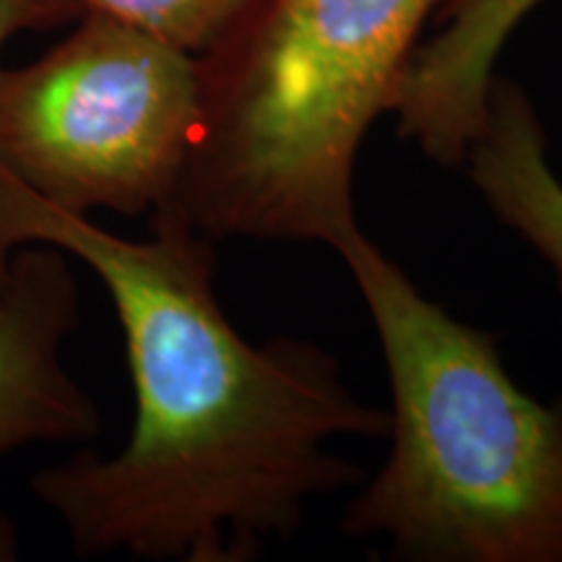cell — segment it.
<instances>
[{
	"instance_id": "1",
	"label": "cell",
	"mask_w": 562,
	"mask_h": 562,
	"mask_svg": "<svg viewBox=\"0 0 562 562\" xmlns=\"http://www.w3.org/2000/svg\"><path fill=\"white\" fill-rule=\"evenodd\" d=\"M146 224L149 237L128 240L0 167V273L24 245L87 263L121 321L136 396L121 451L42 469L32 495L83 558L252 560L297 537L313 501L364 482L328 448L385 438L389 409L360 402L321 344L245 339L216 297L214 240L172 206Z\"/></svg>"
},
{
	"instance_id": "2",
	"label": "cell",
	"mask_w": 562,
	"mask_h": 562,
	"mask_svg": "<svg viewBox=\"0 0 562 562\" xmlns=\"http://www.w3.org/2000/svg\"><path fill=\"white\" fill-rule=\"evenodd\" d=\"M440 0H248L199 55L201 115L167 206L211 240L360 229L355 167Z\"/></svg>"
},
{
	"instance_id": "3",
	"label": "cell",
	"mask_w": 562,
	"mask_h": 562,
	"mask_svg": "<svg viewBox=\"0 0 562 562\" xmlns=\"http://www.w3.org/2000/svg\"><path fill=\"white\" fill-rule=\"evenodd\" d=\"M336 252L391 381V453L344 513L422 562H562V398L518 389L487 331L427 300L362 229Z\"/></svg>"
},
{
	"instance_id": "4",
	"label": "cell",
	"mask_w": 562,
	"mask_h": 562,
	"mask_svg": "<svg viewBox=\"0 0 562 562\" xmlns=\"http://www.w3.org/2000/svg\"><path fill=\"white\" fill-rule=\"evenodd\" d=\"M42 58L0 66V167L70 214L149 216L201 115L199 58L94 13Z\"/></svg>"
},
{
	"instance_id": "5",
	"label": "cell",
	"mask_w": 562,
	"mask_h": 562,
	"mask_svg": "<svg viewBox=\"0 0 562 562\" xmlns=\"http://www.w3.org/2000/svg\"><path fill=\"white\" fill-rule=\"evenodd\" d=\"M79 321L68 252L53 245L13 250L0 273V461L32 442L100 435L94 398L63 364V344Z\"/></svg>"
},
{
	"instance_id": "6",
	"label": "cell",
	"mask_w": 562,
	"mask_h": 562,
	"mask_svg": "<svg viewBox=\"0 0 562 562\" xmlns=\"http://www.w3.org/2000/svg\"><path fill=\"white\" fill-rule=\"evenodd\" d=\"M542 0H440L432 34L406 66L391 115L398 136L440 167H463L487 117L495 63Z\"/></svg>"
},
{
	"instance_id": "7",
	"label": "cell",
	"mask_w": 562,
	"mask_h": 562,
	"mask_svg": "<svg viewBox=\"0 0 562 562\" xmlns=\"http://www.w3.org/2000/svg\"><path fill=\"white\" fill-rule=\"evenodd\" d=\"M463 167L492 214L550 263L562 290V182L547 159V131L521 83L495 76L487 117Z\"/></svg>"
},
{
	"instance_id": "8",
	"label": "cell",
	"mask_w": 562,
	"mask_h": 562,
	"mask_svg": "<svg viewBox=\"0 0 562 562\" xmlns=\"http://www.w3.org/2000/svg\"><path fill=\"white\" fill-rule=\"evenodd\" d=\"M94 13L199 58L227 32L248 0H74Z\"/></svg>"
},
{
	"instance_id": "9",
	"label": "cell",
	"mask_w": 562,
	"mask_h": 562,
	"mask_svg": "<svg viewBox=\"0 0 562 562\" xmlns=\"http://www.w3.org/2000/svg\"><path fill=\"white\" fill-rule=\"evenodd\" d=\"M81 19L74 0H0V53L19 34L53 32Z\"/></svg>"
}]
</instances>
